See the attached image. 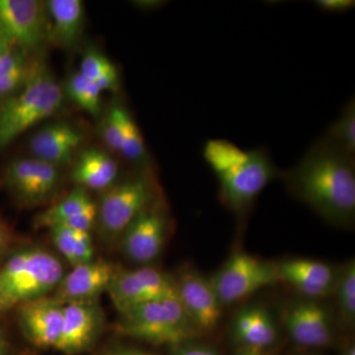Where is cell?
Returning a JSON list of instances; mask_svg holds the SVG:
<instances>
[{"instance_id": "cell-1", "label": "cell", "mask_w": 355, "mask_h": 355, "mask_svg": "<svg viewBox=\"0 0 355 355\" xmlns=\"http://www.w3.org/2000/svg\"><path fill=\"white\" fill-rule=\"evenodd\" d=\"M279 178L287 190L334 226L352 228L355 221L354 157L315 142L297 164Z\"/></svg>"}, {"instance_id": "cell-2", "label": "cell", "mask_w": 355, "mask_h": 355, "mask_svg": "<svg viewBox=\"0 0 355 355\" xmlns=\"http://www.w3.org/2000/svg\"><path fill=\"white\" fill-rule=\"evenodd\" d=\"M62 104L64 92L60 84L46 64L34 60L24 86L0 107V149L58 113Z\"/></svg>"}, {"instance_id": "cell-3", "label": "cell", "mask_w": 355, "mask_h": 355, "mask_svg": "<svg viewBox=\"0 0 355 355\" xmlns=\"http://www.w3.org/2000/svg\"><path fill=\"white\" fill-rule=\"evenodd\" d=\"M64 275L62 261L46 250L15 252L0 266V316L55 291Z\"/></svg>"}, {"instance_id": "cell-4", "label": "cell", "mask_w": 355, "mask_h": 355, "mask_svg": "<svg viewBox=\"0 0 355 355\" xmlns=\"http://www.w3.org/2000/svg\"><path fill=\"white\" fill-rule=\"evenodd\" d=\"M116 331L128 338L171 347L202 336L178 296L159 299L121 313Z\"/></svg>"}, {"instance_id": "cell-5", "label": "cell", "mask_w": 355, "mask_h": 355, "mask_svg": "<svg viewBox=\"0 0 355 355\" xmlns=\"http://www.w3.org/2000/svg\"><path fill=\"white\" fill-rule=\"evenodd\" d=\"M158 198L157 184L150 169L141 170L110 187L97 205L96 225L103 239H121L132 222Z\"/></svg>"}, {"instance_id": "cell-6", "label": "cell", "mask_w": 355, "mask_h": 355, "mask_svg": "<svg viewBox=\"0 0 355 355\" xmlns=\"http://www.w3.org/2000/svg\"><path fill=\"white\" fill-rule=\"evenodd\" d=\"M222 306H230L279 282L277 265L247 252L235 251L209 279Z\"/></svg>"}, {"instance_id": "cell-7", "label": "cell", "mask_w": 355, "mask_h": 355, "mask_svg": "<svg viewBox=\"0 0 355 355\" xmlns=\"http://www.w3.org/2000/svg\"><path fill=\"white\" fill-rule=\"evenodd\" d=\"M280 171L265 148L250 150L249 158L234 170L218 177L219 200L233 214L242 216Z\"/></svg>"}, {"instance_id": "cell-8", "label": "cell", "mask_w": 355, "mask_h": 355, "mask_svg": "<svg viewBox=\"0 0 355 355\" xmlns=\"http://www.w3.org/2000/svg\"><path fill=\"white\" fill-rule=\"evenodd\" d=\"M107 292L120 314L159 299L178 296L174 277L149 266L119 270Z\"/></svg>"}, {"instance_id": "cell-9", "label": "cell", "mask_w": 355, "mask_h": 355, "mask_svg": "<svg viewBox=\"0 0 355 355\" xmlns=\"http://www.w3.org/2000/svg\"><path fill=\"white\" fill-rule=\"evenodd\" d=\"M48 11L40 0H0V33L11 46L40 50L48 42Z\"/></svg>"}, {"instance_id": "cell-10", "label": "cell", "mask_w": 355, "mask_h": 355, "mask_svg": "<svg viewBox=\"0 0 355 355\" xmlns=\"http://www.w3.org/2000/svg\"><path fill=\"white\" fill-rule=\"evenodd\" d=\"M169 226L167 207L162 198H158L121 236V246L128 260L147 266L158 259L164 250Z\"/></svg>"}, {"instance_id": "cell-11", "label": "cell", "mask_w": 355, "mask_h": 355, "mask_svg": "<svg viewBox=\"0 0 355 355\" xmlns=\"http://www.w3.org/2000/svg\"><path fill=\"white\" fill-rule=\"evenodd\" d=\"M282 324L292 342L304 349L329 347L335 338L333 317L316 299L291 301L282 311Z\"/></svg>"}, {"instance_id": "cell-12", "label": "cell", "mask_w": 355, "mask_h": 355, "mask_svg": "<svg viewBox=\"0 0 355 355\" xmlns=\"http://www.w3.org/2000/svg\"><path fill=\"white\" fill-rule=\"evenodd\" d=\"M60 169L38 158L16 159L7 167L6 184L21 205L39 207L58 193L62 181Z\"/></svg>"}, {"instance_id": "cell-13", "label": "cell", "mask_w": 355, "mask_h": 355, "mask_svg": "<svg viewBox=\"0 0 355 355\" xmlns=\"http://www.w3.org/2000/svg\"><path fill=\"white\" fill-rule=\"evenodd\" d=\"M175 282L178 298L200 335L216 330L223 306L209 279L196 268H187Z\"/></svg>"}, {"instance_id": "cell-14", "label": "cell", "mask_w": 355, "mask_h": 355, "mask_svg": "<svg viewBox=\"0 0 355 355\" xmlns=\"http://www.w3.org/2000/svg\"><path fill=\"white\" fill-rule=\"evenodd\" d=\"M16 310L21 331L32 345L57 349L64 324V303L46 295Z\"/></svg>"}, {"instance_id": "cell-15", "label": "cell", "mask_w": 355, "mask_h": 355, "mask_svg": "<svg viewBox=\"0 0 355 355\" xmlns=\"http://www.w3.org/2000/svg\"><path fill=\"white\" fill-rule=\"evenodd\" d=\"M104 327V315L97 301L64 304V324L58 352L76 355L94 345Z\"/></svg>"}, {"instance_id": "cell-16", "label": "cell", "mask_w": 355, "mask_h": 355, "mask_svg": "<svg viewBox=\"0 0 355 355\" xmlns=\"http://www.w3.org/2000/svg\"><path fill=\"white\" fill-rule=\"evenodd\" d=\"M275 265L279 282H286L301 297L320 300L333 295L338 268L328 263L314 259L293 258Z\"/></svg>"}, {"instance_id": "cell-17", "label": "cell", "mask_w": 355, "mask_h": 355, "mask_svg": "<svg viewBox=\"0 0 355 355\" xmlns=\"http://www.w3.org/2000/svg\"><path fill=\"white\" fill-rule=\"evenodd\" d=\"M121 268L111 261L92 260L73 266L64 273L53 297L62 303L97 301L103 292L108 291Z\"/></svg>"}, {"instance_id": "cell-18", "label": "cell", "mask_w": 355, "mask_h": 355, "mask_svg": "<svg viewBox=\"0 0 355 355\" xmlns=\"http://www.w3.org/2000/svg\"><path fill=\"white\" fill-rule=\"evenodd\" d=\"M84 141L80 128L58 121L42 128L30 140L33 157L60 168L72 164Z\"/></svg>"}, {"instance_id": "cell-19", "label": "cell", "mask_w": 355, "mask_h": 355, "mask_svg": "<svg viewBox=\"0 0 355 355\" xmlns=\"http://www.w3.org/2000/svg\"><path fill=\"white\" fill-rule=\"evenodd\" d=\"M231 330L236 342L248 349H270L279 340V327L265 306H247L238 311Z\"/></svg>"}, {"instance_id": "cell-20", "label": "cell", "mask_w": 355, "mask_h": 355, "mask_svg": "<svg viewBox=\"0 0 355 355\" xmlns=\"http://www.w3.org/2000/svg\"><path fill=\"white\" fill-rule=\"evenodd\" d=\"M48 42L62 49H72L80 41L85 26V6L80 0H50Z\"/></svg>"}, {"instance_id": "cell-21", "label": "cell", "mask_w": 355, "mask_h": 355, "mask_svg": "<svg viewBox=\"0 0 355 355\" xmlns=\"http://www.w3.org/2000/svg\"><path fill=\"white\" fill-rule=\"evenodd\" d=\"M119 166L109 154L88 148L74 160L70 179L84 190L106 191L116 183Z\"/></svg>"}, {"instance_id": "cell-22", "label": "cell", "mask_w": 355, "mask_h": 355, "mask_svg": "<svg viewBox=\"0 0 355 355\" xmlns=\"http://www.w3.org/2000/svg\"><path fill=\"white\" fill-rule=\"evenodd\" d=\"M94 203L87 191L78 187L70 191L64 200L38 214L35 218V226L48 229L55 226H69L70 222Z\"/></svg>"}, {"instance_id": "cell-23", "label": "cell", "mask_w": 355, "mask_h": 355, "mask_svg": "<svg viewBox=\"0 0 355 355\" xmlns=\"http://www.w3.org/2000/svg\"><path fill=\"white\" fill-rule=\"evenodd\" d=\"M49 230L53 245L72 266L94 260V246L90 232L64 226H55Z\"/></svg>"}, {"instance_id": "cell-24", "label": "cell", "mask_w": 355, "mask_h": 355, "mask_svg": "<svg viewBox=\"0 0 355 355\" xmlns=\"http://www.w3.org/2000/svg\"><path fill=\"white\" fill-rule=\"evenodd\" d=\"M336 317L343 330L352 331L355 327V261H345L338 268L335 291Z\"/></svg>"}, {"instance_id": "cell-25", "label": "cell", "mask_w": 355, "mask_h": 355, "mask_svg": "<svg viewBox=\"0 0 355 355\" xmlns=\"http://www.w3.org/2000/svg\"><path fill=\"white\" fill-rule=\"evenodd\" d=\"M249 153L226 139H209L202 147V157L217 178L246 162Z\"/></svg>"}, {"instance_id": "cell-26", "label": "cell", "mask_w": 355, "mask_h": 355, "mask_svg": "<svg viewBox=\"0 0 355 355\" xmlns=\"http://www.w3.org/2000/svg\"><path fill=\"white\" fill-rule=\"evenodd\" d=\"M318 141L334 150L354 157L355 155V100L350 99L336 121Z\"/></svg>"}, {"instance_id": "cell-27", "label": "cell", "mask_w": 355, "mask_h": 355, "mask_svg": "<svg viewBox=\"0 0 355 355\" xmlns=\"http://www.w3.org/2000/svg\"><path fill=\"white\" fill-rule=\"evenodd\" d=\"M67 93L72 101L87 113L94 116L101 113V89L95 81L90 80L80 72H76L69 77Z\"/></svg>"}, {"instance_id": "cell-28", "label": "cell", "mask_w": 355, "mask_h": 355, "mask_svg": "<svg viewBox=\"0 0 355 355\" xmlns=\"http://www.w3.org/2000/svg\"><path fill=\"white\" fill-rule=\"evenodd\" d=\"M123 106L116 105L112 107L105 118L102 125V137L107 144L116 153H121V139H123Z\"/></svg>"}, {"instance_id": "cell-29", "label": "cell", "mask_w": 355, "mask_h": 355, "mask_svg": "<svg viewBox=\"0 0 355 355\" xmlns=\"http://www.w3.org/2000/svg\"><path fill=\"white\" fill-rule=\"evenodd\" d=\"M113 67L114 65L109 58L99 51H88L83 58L79 72L90 80L96 81Z\"/></svg>"}, {"instance_id": "cell-30", "label": "cell", "mask_w": 355, "mask_h": 355, "mask_svg": "<svg viewBox=\"0 0 355 355\" xmlns=\"http://www.w3.org/2000/svg\"><path fill=\"white\" fill-rule=\"evenodd\" d=\"M172 355H219L214 347L191 340L171 347Z\"/></svg>"}, {"instance_id": "cell-31", "label": "cell", "mask_w": 355, "mask_h": 355, "mask_svg": "<svg viewBox=\"0 0 355 355\" xmlns=\"http://www.w3.org/2000/svg\"><path fill=\"white\" fill-rule=\"evenodd\" d=\"M315 6L328 13H345L354 8V0H317Z\"/></svg>"}, {"instance_id": "cell-32", "label": "cell", "mask_w": 355, "mask_h": 355, "mask_svg": "<svg viewBox=\"0 0 355 355\" xmlns=\"http://www.w3.org/2000/svg\"><path fill=\"white\" fill-rule=\"evenodd\" d=\"M95 83L98 87L101 89L102 92L103 91H116L120 85V78H119V72L116 67L103 74Z\"/></svg>"}, {"instance_id": "cell-33", "label": "cell", "mask_w": 355, "mask_h": 355, "mask_svg": "<svg viewBox=\"0 0 355 355\" xmlns=\"http://www.w3.org/2000/svg\"><path fill=\"white\" fill-rule=\"evenodd\" d=\"M11 244V232L8 226L0 220V261L6 256Z\"/></svg>"}, {"instance_id": "cell-34", "label": "cell", "mask_w": 355, "mask_h": 355, "mask_svg": "<svg viewBox=\"0 0 355 355\" xmlns=\"http://www.w3.org/2000/svg\"><path fill=\"white\" fill-rule=\"evenodd\" d=\"M0 355H11L10 343L3 329L0 328Z\"/></svg>"}, {"instance_id": "cell-35", "label": "cell", "mask_w": 355, "mask_h": 355, "mask_svg": "<svg viewBox=\"0 0 355 355\" xmlns=\"http://www.w3.org/2000/svg\"><path fill=\"white\" fill-rule=\"evenodd\" d=\"M235 355H272L270 349H248L241 347V349Z\"/></svg>"}, {"instance_id": "cell-36", "label": "cell", "mask_w": 355, "mask_h": 355, "mask_svg": "<svg viewBox=\"0 0 355 355\" xmlns=\"http://www.w3.org/2000/svg\"><path fill=\"white\" fill-rule=\"evenodd\" d=\"M109 355H150L148 354H146V352H140V350L137 349H119L116 350V352H112Z\"/></svg>"}, {"instance_id": "cell-37", "label": "cell", "mask_w": 355, "mask_h": 355, "mask_svg": "<svg viewBox=\"0 0 355 355\" xmlns=\"http://www.w3.org/2000/svg\"><path fill=\"white\" fill-rule=\"evenodd\" d=\"M9 46H11V44H8V42L6 41V38L2 36L1 33H0V55H1Z\"/></svg>"}, {"instance_id": "cell-38", "label": "cell", "mask_w": 355, "mask_h": 355, "mask_svg": "<svg viewBox=\"0 0 355 355\" xmlns=\"http://www.w3.org/2000/svg\"><path fill=\"white\" fill-rule=\"evenodd\" d=\"M342 355H355V347L354 345H350L345 350H343Z\"/></svg>"}]
</instances>
